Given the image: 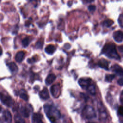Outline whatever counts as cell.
Listing matches in <instances>:
<instances>
[{
    "label": "cell",
    "instance_id": "6da1fadb",
    "mask_svg": "<svg viewBox=\"0 0 123 123\" xmlns=\"http://www.w3.org/2000/svg\"><path fill=\"white\" fill-rule=\"evenodd\" d=\"M44 111L47 117L52 123H54L60 118L61 114L59 111L51 105L45 104L44 106Z\"/></svg>",
    "mask_w": 123,
    "mask_h": 123
},
{
    "label": "cell",
    "instance_id": "7a4b0ae2",
    "mask_svg": "<svg viewBox=\"0 0 123 123\" xmlns=\"http://www.w3.org/2000/svg\"><path fill=\"white\" fill-rule=\"evenodd\" d=\"M101 53L109 58L117 60L120 59V57L117 53L115 46L114 44H106L102 48Z\"/></svg>",
    "mask_w": 123,
    "mask_h": 123
},
{
    "label": "cell",
    "instance_id": "3957f363",
    "mask_svg": "<svg viewBox=\"0 0 123 123\" xmlns=\"http://www.w3.org/2000/svg\"><path fill=\"white\" fill-rule=\"evenodd\" d=\"M82 115L84 119L89 120L96 117V112L92 106L86 105L83 109Z\"/></svg>",
    "mask_w": 123,
    "mask_h": 123
},
{
    "label": "cell",
    "instance_id": "277c9868",
    "mask_svg": "<svg viewBox=\"0 0 123 123\" xmlns=\"http://www.w3.org/2000/svg\"><path fill=\"white\" fill-rule=\"evenodd\" d=\"M0 100L3 104L7 107H11L13 103L12 99L10 96L6 95L1 92H0Z\"/></svg>",
    "mask_w": 123,
    "mask_h": 123
},
{
    "label": "cell",
    "instance_id": "5b68a950",
    "mask_svg": "<svg viewBox=\"0 0 123 123\" xmlns=\"http://www.w3.org/2000/svg\"><path fill=\"white\" fill-rule=\"evenodd\" d=\"M98 109L99 112V116L100 120H105L107 117V114L105 108L102 103H99L98 104Z\"/></svg>",
    "mask_w": 123,
    "mask_h": 123
},
{
    "label": "cell",
    "instance_id": "8992f818",
    "mask_svg": "<svg viewBox=\"0 0 123 123\" xmlns=\"http://www.w3.org/2000/svg\"><path fill=\"white\" fill-rule=\"evenodd\" d=\"M50 90L52 96L55 98H57L59 97L61 93L60 85L55 84L52 85L50 87Z\"/></svg>",
    "mask_w": 123,
    "mask_h": 123
},
{
    "label": "cell",
    "instance_id": "52a82bcc",
    "mask_svg": "<svg viewBox=\"0 0 123 123\" xmlns=\"http://www.w3.org/2000/svg\"><path fill=\"white\" fill-rule=\"evenodd\" d=\"M78 84L82 88L86 89L91 84V79L90 78H81L78 80Z\"/></svg>",
    "mask_w": 123,
    "mask_h": 123
},
{
    "label": "cell",
    "instance_id": "ba28073f",
    "mask_svg": "<svg viewBox=\"0 0 123 123\" xmlns=\"http://www.w3.org/2000/svg\"><path fill=\"white\" fill-rule=\"evenodd\" d=\"M111 69L117 75L120 76H123V69L120 65L118 64H114L112 66Z\"/></svg>",
    "mask_w": 123,
    "mask_h": 123
},
{
    "label": "cell",
    "instance_id": "9c48e42d",
    "mask_svg": "<svg viewBox=\"0 0 123 123\" xmlns=\"http://www.w3.org/2000/svg\"><path fill=\"white\" fill-rule=\"evenodd\" d=\"M113 37L115 41L121 42L123 39V33L120 30L116 31L113 33Z\"/></svg>",
    "mask_w": 123,
    "mask_h": 123
},
{
    "label": "cell",
    "instance_id": "30bf717a",
    "mask_svg": "<svg viewBox=\"0 0 123 123\" xmlns=\"http://www.w3.org/2000/svg\"><path fill=\"white\" fill-rule=\"evenodd\" d=\"M20 111L23 116H24L25 117H28L31 112L30 107H29L28 106H23L21 108Z\"/></svg>",
    "mask_w": 123,
    "mask_h": 123
},
{
    "label": "cell",
    "instance_id": "8fae6325",
    "mask_svg": "<svg viewBox=\"0 0 123 123\" xmlns=\"http://www.w3.org/2000/svg\"><path fill=\"white\" fill-rule=\"evenodd\" d=\"M98 64L100 67L105 70H108L109 69V62L107 60H105L104 59H101L99 60L98 62Z\"/></svg>",
    "mask_w": 123,
    "mask_h": 123
},
{
    "label": "cell",
    "instance_id": "7c38bea8",
    "mask_svg": "<svg viewBox=\"0 0 123 123\" xmlns=\"http://www.w3.org/2000/svg\"><path fill=\"white\" fill-rule=\"evenodd\" d=\"M32 123H43L42 116L39 113H34L32 116Z\"/></svg>",
    "mask_w": 123,
    "mask_h": 123
},
{
    "label": "cell",
    "instance_id": "4fadbf2b",
    "mask_svg": "<svg viewBox=\"0 0 123 123\" xmlns=\"http://www.w3.org/2000/svg\"><path fill=\"white\" fill-rule=\"evenodd\" d=\"M56 77L54 74H49L46 77L45 79V83L47 85H49L51 84L55 80Z\"/></svg>",
    "mask_w": 123,
    "mask_h": 123
},
{
    "label": "cell",
    "instance_id": "5bb4252c",
    "mask_svg": "<svg viewBox=\"0 0 123 123\" xmlns=\"http://www.w3.org/2000/svg\"><path fill=\"white\" fill-rule=\"evenodd\" d=\"M39 96L42 99H47L49 98V91L47 89V88H44L43 90H42L40 92H39Z\"/></svg>",
    "mask_w": 123,
    "mask_h": 123
},
{
    "label": "cell",
    "instance_id": "9a60e30c",
    "mask_svg": "<svg viewBox=\"0 0 123 123\" xmlns=\"http://www.w3.org/2000/svg\"><path fill=\"white\" fill-rule=\"evenodd\" d=\"M3 116L4 119L8 123H11L12 120V117L10 112L8 110H5L3 113Z\"/></svg>",
    "mask_w": 123,
    "mask_h": 123
},
{
    "label": "cell",
    "instance_id": "2e32d148",
    "mask_svg": "<svg viewBox=\"0 0 123 123\" xmlns=\"http://www.w3.org/2000/svg\"><path fill=\"white\" fill-rule=\"evenodd\" d=\"M56 50V48L53 45H49L45 49V52L49 54H52Z\"/></svg>",
    "mask_w": 123,
    "mask_h": 123
},
{
    "label": "cell",
    "instance_id": "e0dca14e",
    "mask_svg": "<svg viewBox=\"0 0 123 123\" xmlns=\"http://www.w3.org/2000/svg\"><path fill=\"white\" fill-rule=\"evenodd\" d=\"M24 56H25V52L24 51H19L16 53L15 57V59L17 62H21L23 61L24 58Z\"/></svg>",
    "mask_w": 123,
    "mask_h": 123
},
{
    "label": "cell",
    "instance_id": "ac0fdd59",
    "mask_svg": "<svg viewBox=\"0 0 123 123\" xmlns=\"http://www.w3.org/2000/svg\"><path fill=\"white\" fill-rule=\"evenodd\" d=\"M86 89L91 95H95L96 94V88L94 85L91 84L87 86Z\"/></svg>",
    "mask_w": 123,
    "mask_h": 123
},
{
    "label": "cell",
    "instance_id": "d6986e66",
    "mask_svg": "<svg viewBox=\"0 0 123 123\" xmlns=\"http://www.w3.org/2000/svg\"><path fill=\"white\" fill-rule=\"evenodd\" d=\"M8 66L10 70L12 72H17L18 70V67L16 64L14 62H11L8 64Z\"/></svg>",
    "mask_w": 123,
    "mask_h": 123
},
{
    "label": "cell",
    "instance_id": "ffe728a7",
    "mask_svg": "<svg viewBox=\"0 0 123 123\" xmlns=\"http://www.w3.org/2000/svg\"><path fill=\"white\" fill-rule=\"evenodd\" d=\"M20 97L23 100L25 101H27L28 99V96L26 94V92L24 90H22L20 92Z\"/></svg>",
    "mask_w": 123,
    "mask_h": 123
},
{
    "label": "cell",
    "instance_id": "44dd1931",
    "mask_svg": "<svg viewBox=\"0 0 123 123\" xmlns=\"http://www.w3.org/2000/svg\"><path fill=\"white\" fill-rule=\"evenodd\" d=\"M15 123H25V120L19 115H16L14 117Z\"/></svg>",
    "mask_w": 123,
    "mask_h": 123
},
{
    "label": "cell",
    "instance_id": "7402d4cb",
    "mask_svg": "<svg viewBox=\"0 0 123 123\" xmlns=\"http://www.w3.org/2000/svg\"><path fill=\"white\" fill-rule=\"evenodd\" d=\"M113 23H114V22L112 20L108 19V20H105L103 22V25L104 26L109 27L111 26Z\"/></svg>",
    "mask_w": 123,
    "mask_h": 123
},
{
    "label": "cell",
    "instance_id": "603a6c76",
    "mask_svg": "<svg viewBox=\"0 0 123 123\" xmlns=\"http://www.w3.org/2000/svg\"><path fill=\"white\" fill-rule=\"evenodd\" d=\"M115 75L114 74H108L105 76V80L108 82H111L112 80L114 78Z\"/></svg>",
    "mask_w": 123,
    "mask_h": 123
},
{
    "label": "cell",
    "instance_id": "cb8c5ba5",
    "mask_svg": "<svg viewBox=\"0 0 123 123\" xmlns=\"http://www.w3.org/2000/svg\"><path fill=\"white\" fill-rule=\"evenodd\" d=\"M29 42H30V40L29 37H26L24 38L22 41V45L24 47H26L27 46H28L29 44Z\"/></svg>",
    "mask_w": 123,
    "mask_h": 123
},
{
    "label": "cell",
    "instance_id": "d4e9b609",
    "mask_svg": "<svg viewBox=\"0 0 123 123\" xmlns=\"http://www.w3.org/2000/svg\"><path fill=\"white\" fill-rule=\"evenodd\" d=\"M118 21L120 27L123 28V14L120 15L118 19Z\"/></svg>",
    "mask_w": 123,
    "mask_h": 123
},
{
    "label": "cell",
    "instance_id": "484cf974",
    "mask_svg": "<svg viewBox=\"0 0 123 123\" xmlns=\"http://www.w3.org/2000/svg\"><path fill=\"white\" fill-rule=\"evenodd\" d=\"M42 46H43V43H42V42L41 41H40V40L38 41L36 43V45H35L36 48H37V49H41Z\"/></svg>",
    "mask_w": 123,
    "mask_h": 123
},
{
    "label": "cell",
    "instance_id": "4316f807",
    "mask_svg": "<svg viewBox=\"0 0 123 123\" xmlns=\"http://www.w3.org/2000/svg\"><path fill=\"white\" fill-rule=\"evenodd\" d=\"M118 114L122 117H123V106H121L119 107L118 110Z\"/></svg>",
    "mask_w": 123,
    "mask_h": 123
},
{
    "label": "cell",
    "instance_id": "83f0119b",
    "mask_svg": "<svg viewBox=\"0 0 123 123\" xmlns=\"http://www.w3.org/2000/svg\"><path fill=\"white\" fill-rule=\"evenodd\" d=\"M88 10L90 11H94L96 9V6L95 5H89L88 7Z\"/></svg>",
    "mask_w": 123,
    "mask_h": 123
},
{
    "label": "cell",
    "instance_id": "f1b7e54d",
    "mask_svg": "<svg viewBox=\"0 0 123 123\" xmlns=\"http://www.w3.org/2000/svg\"><path fill=\"white\" fill-rule=\"evenodd\" d=\"M117 83L119 85L121 86H123V78H120L118 81H117Z\"/></svg>",
    "mask_w": 123,
    "mask_h": 123
},
{
    "label": "cell",
    "instance_id": "f546056e",
    "mask_svg": "<svg viewBox=\"0 0 123 123\" xmlns=\"http://www.w3.org/2000/svg\"><path fill=\"white\" fill-rule=\"evenodd\" d=\"M119 51L122 54H123V46H120L118 47Z\"/></svg>",
    "mask_w": 123,
    "mask_h": 123
},
{
    "label": "cell",
    "instance_id": "4dcf8cb0",
    "mask_svg": "<svg viewBox=\"0 0 123 123\" xmlns=\"http://www.w3.org/2000/svg\"><path fill=\"white\" fill-rule=\"evenodd\" d=\"M120 101L122 103L123 105V90L122 91L121 94V96H120Z\"/></svg>",
    "mask_w": 123,
    "mask_h": 123
},
{
    "label": "cell",
    "instance_id": "1f68e13d",
    "mask_svg": "<svg viewBox=\"0 0 123 123\" xmlns=\"http://www.w3.org/2000/svg\"><path fill=\"white\" fill-rule=\"evenodd\" d=\"M86 2H91L92 1H93L94 0H85Z\"/></svg>",
    "mask_w": 123,
    "mask_h": 123
},
{
    "label": "cell",
    "instance_id": "d6a6232c",
    "mask_svg": "<svg viewBox=\"0 0 123 123\" xmlns=\"http://www.w3.org/2000/svg\"><path fill=\"white\" fill-rule=\"evenodd\" d=\"M72 4V1H69L68 3V5H69V6H70Z\"/></svg>",
    "mask_w": 123,
    "mask_h": 123
},
{
    "label": "cell",
    "instance_id": "836d02e7",
    "mask_svg": "<svg viewBox=\"0 0 123 123\" xmlns=\"http://www.w3.org/2000/svg\"><path fill=\"white\" fill-rule=\"evenodd\" d=\"M2 54V49L0 47V56Z\"/></svg>",
    "mask_w": 123,
    "mask_h": 123
},
{
    "label": "cell",
    "instance_id": "e575fe53",
    "mask_svg": "<svg viewBox=\"0 0 123 123\" xmlns=\"http://www.w3.org/2000/svg\"><path fill=\"white\" fill-rule=\"evenodd\" d=\"M90 123V122H88V123Z\"/></svg>",
    "mask_w": 123,
    "mask_h": 123
}]
</instances>
